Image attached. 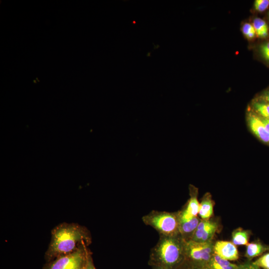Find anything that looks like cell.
I'll return each instance as SVG.
<instances>
[{
    "mask_svg": "<svg viewBox=\"0 0 269 269\" xmlns=\"http://www.w3.org/2000/svg\"><path fill=\"white\" fill-rule=\"evenodd\" d=\"M200 220L197 216L185 220H179V233L183 240H191Z\"/></svg>",
    "mask_w": 269,
    "mask_h": 269,
    "instance_id": "obj_9",
    "label": "cell"
},
{
    "mask_svg": "<svg viewBox=\"0 0 269 269\" xmlns=\"http://www.w3.org/2000/svg\"><path fill=\"white\" fill-rule=\"evenodd\" d=\"M260 117V116H259ZM265 126V129L269 134V119L261 118Z\"/></svg>",
    "mask_w": 269,
    "mask_h": 269,
    "instance_id": "obj_22",
    "label": "cell"
},
{
    "mask_svg": "<svg viewBox=\"0 0 269 269\" xmlns=\"http://www.w3.org/2000/svg\"><path fill=\"white\" fill-rule=\"evenodd\" d=\"M269 6V0H256L254 3L255 9L259 12L264 11Z\"/></svg>",
    "mask_w": 269,
    "mask_h": 269,
    "instance_id": "obj_18",
    "label": "cell"
},
{
    "mask_svg": "<svg viewBox=\"0 0 269 269\" xmlns=\"http://www.w3.org/2000/svg\"><path fill=\"white\" fill-rule=\"evenodd\" d=\"M268 251L269 245H265L260 241L254 242L247 245L245 256L249 260H251Z\"/></svg>",
    "mask_w": 269,
    "mask_h": 269,
    "instance_id": "obj_12",
    "label": "cell"
},
{
    "mask_svg": "<svg viewBox=\"0 0 269 269\" xmlns=\"http://www.w3.org/2000/svg\"><path fill=\"white\" fill-rule=\"evenodd\" d=\"M260 51L263 57L269 62V41L261 45Z\"/></svg>",
    "mask_w": 269,
    "mask_h": 269,
    "instance_id": "obj_19",
    "label": "cell"
},
{
    "mask_svg": "<svg viewBox=\"0 0 269 269\" xmlns=\"http://www.w3.org/2000/svg\"><path fill=\"white\" fill-rule=\"evenodd\" d=\"M253 25L258 37L265 38L269 35V27L265 20L260 18L254 19Z\"/></svg>",
    "mask_w": 269,
    "mask_h": 269,
    "instance_id": "obj_15",
    "label": "cell"
},
{
    "mask_svg": "<svg viewBox=\"0 0 269 269\" xmlns=\"http://www.w3.org/2000/svg\"><path fill=\"white\" fill-rule=\"evenodd\" d=\"M155 269H170L164 268V267H156Z\"/></svg>",
    "mask_w": 269,
    "mask_h": 269,
    "instance_id": "obj_25",
    "label": "cell"
},
{
    "mask_svg": "<svg viewBox=\"0 0 269 269\" xmlns=\"http://www.w3.org/2000/svg\"><path fill=\"white\" fill-rule=\"evenodd\" d=\"M239 265L231 263L214 254L204 269H238Z\"/></svg>",
    "mask_w": 269,
    "mask_h": 269,
    "instance_id": "obj_10",
    "label": "cell"
},
{
    "mask_svg": "<svg viewBox=\"0 0 269 269\" xmlns=\"http://www.w3.org/2000/svg\"><path fill=\"white\" fill-rule=\"evenodd\" d=\"M190 197L185 209L179 211V220H185L197 216L199 205L197 200L198 189L193 185H190Z\"/></svg>",
    "mask_w": 269,
    "mask_h": 269,
    "instance_id": "obj_7",
    "label": "cell"
},
{
    "mask_svg": "<svg viewBox=\"0 0 269 269\" xmlns=\"http://www.w3.org/2000/svg\"><path fill=\"white\" fill-rule=\"evenodd\" d=\"M247 123L251 132L261 141L269 143V134L266 131L260 117L252 111L247 116Z\"/></svg>",
    "mask_w": 269,
    "mask_h": 269,
    "instance_id": "obj_6",
    "label": "cell"
},
{
    "mask_svg": "<svg viewBox=\"0 0 269 269\" xmlns=\"http://www.w3.org/2000/svg\"><path fill=\"white\" fill-rule=\"evenodd\" d=\"M242 32L244 35L249 39L254 38L256 35L253 24L250 23H245L243 25Z\"/></svg>",
    "mask_w": 269,
    "mask_h": 269,
    "instance_id": "obj_17",
    "label": "cell"
},
{
    "mask_svg": "<svg viewBox=\"0 0 269 269\" xmlns=\"http://www.w3.org/2000/svg\"><path fill=\"white\" fill-rule=\"evenodd\" d=\"M143 222L154 229L159 236H176L179 233V212L153 210L142 218Z\"/></svg>",
    "mask_w": 269,
    "mask_h": 269,
    "instance_id": "obj_3",
    "label": "cell"
},
{
    "mask_svg": "<svg viewBox=\"0 0 269 269\" xmlns=\"http://www.w3.org/2000/svg\"><path fill=\"white\" fill-rule=\"evenodd\" d=\"M262 100L269 103V90L266 91L262 96Z\"/></svg>",
    "mask_w": 269,
    "mask_h": 269,
    "instance_id": "obj_23",
    "label": "cell"
},
{
    "mask_svg": "<svg viewBox=\"0 0 269 269\" xmlns=\"http://www.w3.org/2000/svg\"><path fill=\"white\" fill-rule=\"evenodd\" d=\"M238 269H263L254 265L252 263H246L239 265Z\"/></svg>",
    "mask_w": 269,
    "mask_h": 269,
    "instance_id": "obj_21",
    "label": "cell"
},
{
    "mask_svg": "<svg viewBox=\"0 0 269 269\" xmlns=\"http://www.w3.org/2000/svg\"><path fill=\"white\" fill-rule=\"evenodd\" d=\"M185 263L187 265L186 266V268L185 269H198V268L193 267L191 266L190 265H188V264H187L186 263Z\"/></svg>",
    "mask_w": 269,
    "mask_h": 269,
    "instance_id": "obj_24",
    "label": "cell"
},
{
    "mask_svg": "<svg viewBox=\"0 0 269 269\" xmlns=\"http://www.w3.org/2000/svg\"><path fill=\"white\" fill-rule=\"evenodd\" d=\"M84 269H96L94 265L90 251H89L88 253L86 263Z\"/></svg>",
    "mask_w": 269,
    "mask_h": 269,
    "instance_id": "obj_20",
    "label": "cell"
},
{
    "mask_svg": "<svg viewBox=\"0 0 269 269\" xmlns=\"http://www.w3.org/2000/svg\"><path fill=\"white\" fill-rule=\"evenodd\" d=\"M253 107L255 113L261 118L269 119V103L263 100L255 101Z\"/></svg>",
    "mask_w": 269,
    "mask_h": 269,
    "instance_id": "obj_14",
    "label": "cell"
},
{
    "mask_svg": "<svg viewBox=\"0 0 269 269\" xmlns=\"http://www.w3.org/2000/svg\"><path fill=\"white\" fill-rule=\"evenodd\" d=\"M214 202L211 195L206 193L204 195L199 205L198 215L201 219L209 220L213 213Z\"/></svg>",
    "mask_w": 269,
    "mask_h": 269,
    "instance_id": "obj_11",
    "label": "cell"
},
{
    "mask_svg": "<svg viewBox=\"0 0 269 269\" xmlns=\"http://www.w3.org/2000/svg\"><path fill=\"white\" fill-rule=\"evenodd\" d=\"M250 233L241 228H238L232 232V243L236 245H247L249 243Z\"/></svg>",
    "mask_w": 269,
    "mask_h": 269,
    "instance_id": "obj_13",
    "label": "cell"
},
{
    "mask_svg": "<svg viewBox=\"0 0 269 269\" xmlns=\"http://www.w3.org/2000/svg\"><path fill=\"white\" fill-rule=\"evenodd\" d=\"M150 258L156 267L174 269L184 261V240L180 235L159 236L151 251Z\"/></svg>",
    "mask_w": 269,
    "mask_h": 269,
    "instance_id": "obj_2",
    "label": "cell"
},
{
    "mask_svg": "<svg viewBox=\"0 0 269 269\" xmlns=\"http://www.w3.org/2000/svg\"><path fill=\"white\" fill-rule=\"evenodd\" d=\"M214 253L229 261H236L239 258V253L236 245L229 241L216 242L214 245Z\"/></svg>",
    "mask_w": 269,
    "mask_h": 269,
    "instance_id": "obj_8",
    "label": "cell"
},
{
    "mask_svg": "<svg viewBox=\"0 0 269 269\" xmlns=\"http://www.w3.org/2000/svg\"><path fill=\"white\" fill-rule=\"evenodd\" d=\"M184 262L199 269H204L214 254L212 241L198 242L184 240Z\"/></svg>",
    "mask_w": 269,
    "mask_h": 269,
    "instance_id": "obj_4",
    "label": "cell"
},
{
    "mask_svg": "<svg viewBox=\"0 0 269 269\" xmlns=\"http://www.w3.org/2000/svg\"><path fill=\"white\" fill-rule=\"evenodd\" d=\"M252 263L262 269H269V253L262 256Z\"/></svg>",
    "mask_w": 269,
    "mask_h": 269,
    "instance_id": "obj_16",
    "label": "cell"
},
{
    "mask_svg": "<svg viewBox=\"0 0 269 269\" xmlns=\"http://www.w3.org/2000/svg\"><path fill=\"white\" fill-rule=\"evenodd\" d=\"M90 231L84 226L75 223H62L51 231V237L45 254L47 262L80 249L91 243Z\"/></svg>",
    "mask_w": 269,
    "mask_h": 269,
    "instance_id": "obj_1",
    "label": "cell"
},
{
    "mask_svg": "<svg viewBox=\"0 0 269 269\" xmlns=\"http://www.w3.org/2000/svg\"><path fill=\"white\" fill-rule=\"evenodd\" d=\"M89 250L87 247L47 262L43 269H84Z\"/></svg>",
    "mask_w": 269,
    "mask_h": 269,
    "instance_id": "obj_5",
    "label": "cell"
}]
</instances>
